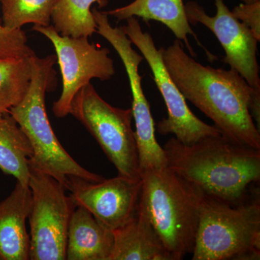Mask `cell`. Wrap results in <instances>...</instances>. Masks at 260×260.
I'll list each match as a JSON object with an SVG mask.
<instances>
[{
	"label": "cell",
	"instance_id": "6da1fadb",
	"mask_svg": "<svg viewBox=\"0 0 260 260\" xmlns=\"http://www.w3.org/2000/svg\"><path fill=\"white\" fill-rule=\"evenodd\" d=\"M160 49L164 64L186 100L211 119L223 136L260 150L259 129L249 112L251 99L260 90L236 70L198 62L179 39Z\"/></svg>",
	"mask_w": 260,
	"mask_h": 260
},
{
	"label": "cell",
	"instance_id": "7a4b0ae2",
	"mask_svg": "<svg viewBox=\"0 0 260 260\" xmlns=\"http://www.w3.org/2000/svg\"><path fill=\"white\" fill-rule=\"evenodd\" d=\"M167 167L205 196L238 205L259 192L260 150L235 143L222 135L191 145L172 138L164 146Z\"/></svg>",
	"mask_w": 260,
	"mask_h": 260
},
{
	"label": "cell",
	"instance_id": "3957f363",
	"mask_svg": "<svg viewBox=\"0 0 260 260\" xmlns=\"http://www.w3.org/2000/svg\"><path fill=\"white\" fill-rule=\"evenodd\" d=\"M140 203L172 260L192 254L203 194L169 168L141 172Z\"/></svg>",
	"mask_w": 260,
	"mask_h": 260
},
{
	"label": "cell",
	"instance_id": "277c9868",
	"mask_svg": "<svg viewBox=\"0 0 260 260\" xmlns=\"http://www.w3.org/2000/svg\"><path fill=\"white\" fill-rule=\"evenodd\" d=\"M31 79L23 100L10 109L13 116L31 145L30 164L49 174L65 186L68 177L83 178L92 182L104 180L102 176L89 172L75 161L54 134L46 109V93L56 79L54 65L56 56H30Z\"/></svg>",
	"mask_w": 260,
	"mask_h": 260
},
{
	"label": "cell",
	"instance_id": "5b68a950",
	"mask_svg": "<svg viewBox=\"0 0 260 260\" xmlns=\"http://www.w3.org/2000/svg\"><path fill=\"white\" fill-rule=\"evenodd\" d=\"M259 192L232 205L203 194L193 260L259 259Z\"/></svg>",
	"mask_w": 260,
	"mask_h": 260
},
{
	"label": "cell",
	"instance_id": "8992f818",
	"mask_svg": "<svg viewBox=\"0 0 260 260\" xmlns=\"http://www.w3.org/2000/svg\"><path fill=\"white\" fill-rule=\"evenodd\" d=\"M70 114L96 140L116 167L118 175L141 179L138 145L132 127V109H122L108 104L90 83L75 95Z\"/></svg>",
	"mask_w": 260,
	"mask_h": 260
},
{
	"label": "cell",
	"instance_id": "52a82bcc",
	"mask_svg": "<svg viewBox=\"0 0 260 260\" xmlns=\"http://www.w3.org/2000/svg\"><path fill=\"white\" fill-rule=\"evenodd\" d=\"M30 260L66 259L70 220L77 205L63 184L30 164Z\"/></svg>",
	"mask_w": 260,
	"mask_h": 260
},
{
	"label": "cell",
	"instance_id": "ba28073f",
	"mask_svg": "<svg viewBox=\"0 0 260 260\" xmlns=\"http://www.w3.org/2000/svg\"><path fill=\"white\" fill-rule=\"evenodd\" d=\"M126 21V25L122 28L148 62L167 106V118L156 124L158 133L162 135H174L176 139L185 145L193 144L207 137L221 135L215 126L206 124L191 112L164 64L161 49L156 47L149 32L143 31L138 18L131 17Z\"/></svg>",
	"mask_w": 260,
	"mask_h": 260
},
{
	"label": "cell",
	"instance_id": "9c48e42d",
	"mask_svg": "<svg viewBox=\"0 0 260 260\" xmlns=\"http://www.w3.org/2000/svg\"><path fill=\"white\" fill-rule=\"evenodd\" d=\"M96 23V32L104 37L117 52L124 64L131 89L132 112L135 122V138L138 145L140 172L149 169L167 167L164 148L155 138V122L150 112V104L142 87L139 66L144 57L133 49V44L122 26L113 27L106 12L92 9Z\"/></svg>",
	"mask_w": 260,
	"mask_h": 260
},
{
	"label": "cell",
	"instance_id": "30bf717a",
	"mask_svg": "<svg viewBox=\"0 0 260 260\" xmlns=\"http://www.w3.org/2000/svg\"><path fill=\"white\" fill-rule=\"evenodd\" d=\"M35 31L47 37L54 46L56 60L62 79V91L53 104L52 111L57 118L70 114V106L76 93L92 79L105 81L115 74L114 60L107 48L97 47L88 37L61 36L53 25H34Z\"/></svg>",
	"mask_w": 260,
	"mask_h": 260
},
{
	"label": "cell",
	"instance_id": "8fae6325",
	"mask_svg": "<svg viewBox=\"0 0 260 260\" xmlns=\"http://www.w3.org/2000/svg\"><path fill=\"white\" fill-rule=\"evenodd\" d=\"M216 14L210 16L199 3H186V18L189 24H203L215 34L225 51L223 61L238 72L249 85L260 90L259 66L257 61L259 41L250 29L233 15L224 0H214Z\"/></svg>",
	"mask_w": 260,
	"mask_h": 260
},
{
	"label": "cell",
	"instance_id": "7c38bea8",
	"mask_svg": "<svg viewBox=\"0 0 260 260\" xmlns=\"http://www.w3.org/2000/svg\"><path fill=\"white\" fill-rule=\"evenodd\" d=\"M64 187L70 191L77 206L88 210L99 223L112 232L125 225L138 213L141 179L118 175L92 182L71 176Z\"/></svg>",
	"mask_w": 260,
	"mask_h": 260
},
{
	"label": "cell",
	"instance_id": "4fadbf2b",
	"mask_svg": "<svg viewBox=\"0 0 260 260\" xmlns=\"http://www.w3.org/2000/svg\"><path fill=\"white\" fill-rule=\"evenodd\" d=\"M31 205L29 186L18 181L9 196L0 201V260L30 259L26 220Z\"/></svg>",
	"mask_w": 260,
	"mask_h": 260
},
{
	"label": "cell",
	"instance_id": "5bb4252c",
	"mask_svg": "<svg viewBox=\"0 0 260 260\" xmlns=\"http://www.w3.org/2000/svg\"><path fill=\"white\" fill-rule=\"evenodd\" d=\"M112 233L109 260H172L140 202L134 218Z\"/></svg>",
	"mask_w": 260,
	"mask_h": 260
},
{
	"label": "cell",
	"instance_id": "9a60e30c",
	"mask_svg": "<svg viewBox=\"0 0 260 260\" xmlns=\"http://www.w3.org/2000/svg\"><path fill=\"white\" fill-rule=\"evenodd\" d=\"M108 15L114 17L117 20H126L131 17L143 19L145 22L155 20L168 27L177 39L185 44L189 54L196 57V54L189 44L188 36L194 37L200 47L207 53L210 61H213L215 56L200 43L196 34L191 28L186 18L185 6L183 0H134L126 6L106 12Z\"/></svg>",
	"mask_w": 260,
	"mask_h": 260
},
{
	"label": "cell",
	"instance_id": "2e32d148",
	"mask_svg": "<svg viewBox=\"0 0 260 260\" xmlns=\"http://www.w3.org/2000/svg\"><path fill=\"white\" fill-rule=\"evenodd\" d=\"M113 246L112 231L99 223L88 210L77 206L68 229L66 259L109 260Z\"/></svg>",
	"mask_w": 260,
	"mask_h": 260
},
{
	"label": "cell",
	"instance_id": "e0dca14e",
	"mask_svg": "<svg viewBox=\"0 0 260 260\" xmlns=\"http://www.w3.org/2000/svg\"><path fill=\"white\" fill-rule=\"evenodd\" d=\"M32 153L30 141L13 116L0 115V169L28 186Z\"/></svg>",
	"mask_w": 260,
	"mask_h": 260
},
{
	"label": "cell",
	"instance_id": "ac0fdd59",
	"mask_svg": "<svg viewBox=\"0 0 260 260\" xmlns=\"http://www.w3.org/2000/svg\"><path fill=\"white\" fill-rule=\"evenodd\" d=\"M104 5L103 0H58L52 15L53 27L61 36L91 37L96 32L92 5Z\"/></svg>",
	"mask_w": 260,
	"mask_h": 260
},
{
	"label": "cell",
	"instance_id": "d6986e66",
	"mask_svg": "<svg viewBox=\"0 0 260 260\" xmlns=\"http://www.w3.org/2000/svg\"><path fill=\"white\" fill-rule=\"evenodd\" d=\"M30 57L0 60V115L23 100L31 79Z\"/></svg>",
	"mask_w": 260,
	"mask_h": 260
},
{
	"label": "cell",
	"instance_id": "ffe728a7",
	"mask_svg": "<svg viewBox=\"0 0 260 260\" xmlns=\"http://www.w3.org/2000/svg\"><path fill=\"white\" fill-rule=\"evenodd\" d=\"M58 0H0L2 24L16 30L23 25L49 26Z\"/></svg>",
	"mask_w": 260,
	"mask_h": 260
},
{
	"label": "cell",
	"instance_id": "44dd1931",
	"mask_svg": "<svg viewBox=\"0 0 260 260\" xmlns=\"http://www.w3.org/2000/svg\"><path fill=\"white\" fill-rule=\"evenodd\" d=\"M34 54L24 30H12L0 23V60L29 58Z\"/></svg>",
	"mask_w": 260,
	"mask_h": 260
},
{
	"label": "cell",
	"instance_id": "7402d4cb",
	"mask_svg": "<svg viewBox=\"0 0 260 260\" xmlns=\"http://www.w3.org/2000/svg\"><path fill=\"white\" fill-rule=\"evenodd\" d=\"M233 15L238 20L250 29L254 37L260 41V1L241 3L232 10Z\"/></svg>",
	"mask_w": 260,
	"mask_h": 260
},
{
	"label": "cell",
	"instance_id": "603a6c76",
	"mask_svg": "<svg viewBox=\"0 0 260 260\" xmlns=\"http://www.w3.org/2000/svg\"><path fill=\"white\" fill-rule=\"evenodd\" d=\"M242 3H246V4H249V3H255V2L260 1V0H241Z\"/></svg>",
	"mask_w": 260,
	"mask_h": 260
},
{
	"label": "cell",
	"instance_id": "cb8c5ba5",
	"mask_svg": "<svg viewBox=\"0 0 260 260\" xmlns=\"http://www.w3.org/2000/svg\"><path fill=\"white\" fill-rule=\"evenodd\" d=\"M0 23H1V20H0Z\"/></svg>",
	"mask_w": 260,
	"mask_h": 260
}]
</instances>
